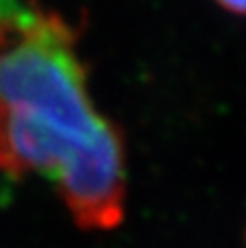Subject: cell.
<instances>
[{
    "label": "cell",
    "instance_id": "6da1fadb",
    "mask_svg": "<svg viewBox=\"0 0 246 248\" xmlns=\"http://www.w3.org/2000/svg\"><path fill=\"white\" fill-rule=\"evenodd\" d=\"M0 168L50 179L81 229L124 218L120 128L92 100L77 31L33 4H0Z\"/></svg>",
    "mask_w": 246,
    "mask_h": 248
},
{
    "label": "cell",
    "instance_id": "7a4b0ae2",
    "mask_svg": "<svg viewBox=\"0 0 246 248\" xmlns=\"http://www.w3.org/2000/svg\"><path fill=\"white\" fill-rule=\"evenodd\" d=\"M222 9L233 16H242L246 17V2H222Z\"/></svg>",
    "mask_w": 246,
    "mask_h": 248
}]
</instances>
